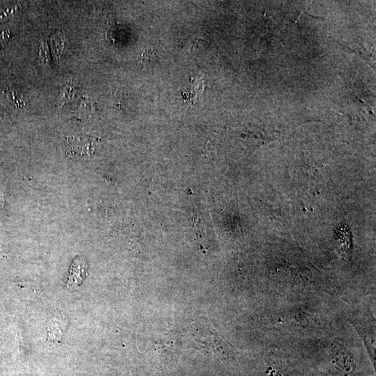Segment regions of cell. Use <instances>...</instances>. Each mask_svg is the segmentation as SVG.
Listing matches in <instances>:
<instances>
[{
  "instance_id": "obj_2",
  "label": "cell",
  "mask_w": 376,
  "mask_h": 376,
  "mask_svg": "<svg viewBox=\"0 0 376 376\" xmlns=\"http://www.w3.org/2000/svg\"><path fill=\"white\" fill-rule=\"evenodd\" d=\"M86 263L85 261L80 260L75 261L69 278H68L67 285L69 288H75L81 284L84 279L86 276V267H85Z\"/></svg>"
},
{
  "instance_id": "obj_6",
  "label": "cell",
  "mask_w": 376,
  "mask_h": 376,
  "mask_svg": "<svg viewBox=\"0 0 376 376\" xmlns=\"http://www.w3.org/2000/svg\"><path fill=\"white\" fill-rule=\"evenodd\" d=\"M64 93H63L62 96V100L64 101V102H65L66 100H71V97H72V94H73V92H74V91L73 90L72 87L71 86L66 87L65 90H64Z\"/></svg>"
},
{
  "instance_id": "obj_5",
  "label": "cell",
  "mask_w": 376,
  "mask_h": 376,
  "mask_svg": "<svg viewBox=\"0 0 376 376\" xmlns=\"http://www.w3.org/2000/svg\"><path fill=\"white\" fill-rule=\"evenodd\" d=\"M158 57L156 52L152 51V50H147L143 52L142 57H141V61L144 64H151L152 62H156Z\"/></svg>"
},
{
  "instance_id": "obj_4",
  "label": "cell",
  "mask_w": 376,
  "mask_h": 376,
  "mask_svg": "<svg viewBox=\"0 0 376 376\" xmlns=\"http://www.w3.org/2000/svg\"><path fill=\"white\" fill-rule=\"evenodd\" d=\"M40 60L43 65L48 66L49 62H50V58H49V51L48 47L44 41L41 43V49H40Z\"/></svg>"
},
{
  "instance_id": "obj_3",
  "label": "cell",
  "mask_w": 376,
  "mask_h": 376,
  "mask_svg": "<svg viewBox=\"0 0 376 376\" xmlns=\"http://www.w3.org/2000/svg\"><path fill=\"white\" fill-rule=\"evenodd\" d=\"M52 49L55 51L56 55L59 57L62 55L64 48V43L62 38L59 34L57 36H54V37L52 38Z\"/></svg>"
},
{
  "instance_id": "obj_1",
  "label": "cell",
  "mask_w": 376,
  "mask_h": 376,
  "mask_svg": "<svg viewBox=\"0 0 376 376\" xmlns=\"http://www.w3.org/2000/svg\"><path fill=\"white\" fill-rule=\"evenodd\" d=\"M93 139L87 137H73L65 143L66 152L72 158H88L94 151Z\"/></svg>"
}]
</instances>
